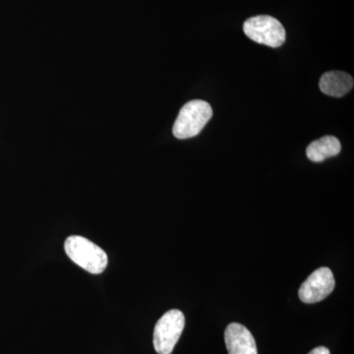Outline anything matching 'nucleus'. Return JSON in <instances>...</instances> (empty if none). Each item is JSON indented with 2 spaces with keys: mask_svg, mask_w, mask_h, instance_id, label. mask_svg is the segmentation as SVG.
<instances>
[{
  "mask_svg": "<svg viewBox=\"0 0 354 354\" xmlns=\"http://www.w3.org/2000/svg\"><path fill=\"white\" fill-rule=\"evenodd\" d=\"M64 249L72 262L90 274H102L108 266L106 253L85 237L71 235L65 241Z\"/></svg>",
  "mask_w": 354,
  "mask_h": 354,
  "instance_id": "1",
  "label": "nucleus"
},
{
  "mask_svg": "<svg viewBox=\"0 0 354 354\" xmlns=\"http://www.w3.org/2000/svg\"><path fill=\"white\" fill-rule=\"evenodd\" d=\"M213 116V109L209 102L194 100L188 102L179 111L174 122V136L177 139H189L197 136Z\"/></svg>",
  "mask_w": 354,
  "mask_h": 354,
  "instance_id": "2",
  "label": "nucleus"
},
{
  "mask_svg": "<svg viewBox=\"0 0 354 354\" xmlns=\"http://www.w3.org/2000/svg\"><path fill=\"white\" fill-rule=\"evenodd\" d=\"M341 150L342 145L339 139L334 136H325L312 142L307 147L306 155L312 162H321L339 155Z\"/></svg>",
  "mask_w": 354,
  "mask_h": 354,
  "instance_id": "8",
  "label": "nucleus"
},
{
  "mask_svg": "<svg viewBox=\"0 0 354 354\" xmlns=\"http://www.w3.org/2000/svg\"><path fill=\"white\" fill-rule=\"evenodd\" d=\"M185 327V317L180 310L167 311L156 324L153 348L158 354H171Z\"/></svg>",
  "mask_w": 354,
  "mask_h": 354,
  "instance_id": "3",
  "label": "nucleus"
},
{
  "mask_svg": "<svg viewBox=\"0 0 354 354\" xmlns=\"http://www.w3.org/2000/svg\"><path fill=\"white\" fill-rule=\"evenodd\" d=\"M335 286L334 274L329 268H319L302 283L298 295L304 304H316L329 297Z\"/></svg>",
  "mask_w": 354,
  "mask_h": 354,
  "instance_id": "5",
  "label": "nucleus"
},
{
  "mask_svg": "<svg viewBox=\"0 0 354 354\" xmlns=\"http://www.w3.org/2000/svg\"><path fill=\"white\" fill-rule=\"evenodd\" d=\"M353 77L346 72L330 71L321 77L319 87L325 95L341 97L353 90Z\"/></svg>",
  "mask_w": 354,
  "mask_h": 354,
  "instance_id": "7",
  "label": "nucleus"
},
{
  "mask_svg": "<svg viewBox=\"0 0 354 354\" xmlns=\"http://www.w3.org/2000/svg\"><path fill=\"white\" fill-rule=\"evenodd\" d=\"M308 354H330V351L325 346H318L314 348L313 351H310Z\"/></svg>",
  "mask_w": 354,
  "mask_h": 354,
  "instance_id": "9",
  "label": "nucleus"
},
{
  "mask_svg": "<svg viewBox=\"0 0 354 354\" xmlns=\"http://www.w3.org/2000/svg\"><path fill=\"white\" fill-rule=\"evenodd\" d=\"M228 354H258L255 339L250 330L239 323H232L225 332Z\"/></svg>",
  "mask_w": 354,
  "mask_h": 354,
  "instance_id": "6",
  "label": "nucleus"
},
{
  "mask_svg": "<svg viewBox=\"0 0 354 354\" xmlns=\"http://www.w3.org/2000/svg\"><path fill=\"white\" fill-rule=\"evenodd\" d=\"M243 31L247 37L256 43L279 48L286 41V30L276 18L260 15L245 21Z\"/></svg>",
  "mask_w": 354,
  "mask_h": 354,
  "instance_id": "4",
  "label": "nucleus"
}]
</instances>
